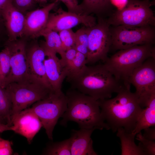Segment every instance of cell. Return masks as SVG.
<instances>
[{"instance_id": "obj_1", "label": "cell", "mask_w": 155, "mask_h": 155, "mask_svg": "<svg viewBox=\"0 0 155 155\" xmlns=\"http://www.w3.org/2000/svg\"><path fill=\"white\" fill-rule=\"evenodd\" d=\"M112 99L98 100L102 116L113 132L120 128L132 132L143 108L130 87H125Z\"/></svg>"}, {"instance_id": "obj_2", "label": "cell", "mask_w": 155, "mask_h": 155, "mask_svg": "<svg viewBox=\"0 0 155 155\" xmlns=\"http://www.w3.org/2000/svg\"><path fill=\"white\" fill-rule=\"evenodd\" d=\"M71 88L97 100L110 98L126 87L118 80L104 64L86 65L69 81Z\"/></svg>"}, {"instance_id": "obj_3", "label": "cell", "mask_w": 155, "mask_h": 155, "mask_svg": "<svg viewBox=\"0 0 155 155\" xmlns=\"http://www.w3.org/2000/svg\"><path fill=\"white\" fill-rule=\"evenodd\" d=\"M65 95L67 108L62 117L61 124L71 121L77 123L80 128L110 129L102 116L98 100L71 88Z\"/></svg>"}, {"instance_id": "obj_4", "label": "cell", "mask_w": 155, "mask_h": 155, "mask_svg": "<svg viewBox=\"0 0 155 155\" xmlns=\"http://www.w3.org/2000/svg\"><path fill=\"white\" fill-rule=\"evenodd\" d=\"M153 44L136 45L119 50L104 62L107 69L126 87H130L129 80L134 70L146 59L155 58Z\"/></svg>"}, {"instance_id": "obj_5", "label": "cell", "mask_w": 155, "mask_h": 155, "mask_svg": "<svg viewBox=\"0 0 155 155\" xmlns=\"http://www.w3.org/2000/svg\"><path fill=\"white\" fill-rule=\"evenodd\" d=\"M5 88L12 102L11 116L54 92L39 80L31 77L11 83Z\"/></svg>"}, {"instance_id": "obj_6", "label": "cell", "mask_w": 155, "mask_h": 155, "mask_svg": "<svg viewBox=\"0 0 155 155\" xmlns=\"http://www.w3.org/2000/svg\"><path fill=\"white\" fill-rule=\"evenodd\" d=\"M149 0H131L123 8L118 9L107 20L114 26H154V14Z\"/></svg>"}, {"instance_id": "obj_7", "label": "cell", "mask_w": 155, "mask_h": 155, "mask_svg": "<svg viewBox=\"0 0 155 155\" xmlns=\"http://www.w3.org/2000/svg\"><path fill=\"white\" fill-rule=\"evenodd\" d=\"M67 106L66 96L62 91L52 92L45 98L34 103L30 108L40 120L50 140H53L54 127Z\"/></svg>"}, {"instance_id": "obj_8", "label": "cell", "mask_w": 155, "mask_h": 155, "mask_svg": "<svg viewBox=\"0 0 155 155\" xmlns=\"http://www.w3.org/2000/svg\"><path fill=\"white\" fill-rule=\"evenodd\" d=\"M110 28L111 49L120 50L135 46L153 44L155 37L154 26L133 27L125 25Z\"/></svg>"}, {"instance_id": "obj_9", "label": "cell", "mask_w": 155, "mask_h": 155, "mask_svg": "<svg viewBox=\"0 0 155 155\" xmlns=\"http://www.w3.org/2000/svg\"><path fill=\"white\" fill-rule=\"evenodd\" d=\"M109 26L107 20L100 18L95 26L89 27L87 64L104 62L108 58L111 44Z\"/></svg>"}, {"instance_id": "obj_10", "label": "cell", "mask_w": 155, "mask_h": 155, "mask_svg": "<svg viewBox=\"0 0 155 155\" xmlns=\"http://www.w3.org/2000/svg\"><path fill=\"white\" fill-rule=\"evenodd\" d=\"M129 82L135 88L134 93L143 108L155 95V58L144 61L133 72Z\"/></svg>"}, {"instance_id": "obj_11", "label": "cell", "mask_w": 155, "mask_h": 155, "mask_svg": "<svg viewBox=\"0 0 155 155\" xmlns=\"http://www.w3.org/2000/svg\"><path fill=\"white\" fill-rule=\"evenodd\" d=\"M26 40L23 37L16 40L7 41L5 43L10 52V70L4 85V88L10 83L22 81L29 75L26 56Z\"/></svg>"}, {"instance_id": "obj_12", "label": "cell", "mask_w": 155, "mask_h": 155, "mask_svg": "<svg viewBox=\"0 0 155 155\" xmlns=\"http://www.w3.org/2000/svg\"><path fill=\"white\" fill-rule=\"evenodd\" d=\"M96 23V18L91 15L66 11L60 8L57 13H50L44 28L59 32L71 29L80 24L91 27Z\"/></svg>"}, {"instance_id": "obj_13", "label": "cell", "mask_w": 155, "mask_h": 155, "mask_svg": "<svg viewBox=\"0 0 155 155\" xmlns=\"http://www.w3.org/2000/svg\"><path fill=\"white\" fill-rule=\"evenodd\" d=\"M11 125L13 131L26 138L30 144L42 127L38 117L30 108L12 115Z\"/></svg>"}, {"instance_id": "obj_14", "label": "cell", "mask_w": 155, "mask_h": 155, "mask_svg": "<svg viewBox=\"0 0 155 155\" xmlns=\"http://www.w3.org/2000/svg\"><path fill=\"white\" fill-rule=\"evenodd\" d=\"M26 56L29 75L39 80L53 90L45 73L44 61L46 53L43 47L36 41L29 44L27 43Z\"/></svg>"}, {"instance_id": "obj_15", "label": "cell", "mask_w": 155, "mask_h": 155, "mask_svg": "<svg viewBox=\"0 0 155 155\" xmlns=\"http://www.w3.org/2000/svg\"><path fill=\"white\" fill-rule=\"evenodd\" d=\"M44 49L46 57L44 61L45 71L48 81L53 91L62 92V84L68 74L67 70L56 53L40 44Z\"/></svg>"}, {"instance_id": "obj_16", "label": "cell", "mask_w": 155, "mask_h": 155, "mask_svg": "<svg viewBox=\"0 0 155 155\" xmlns=\"http://www.w3.org/2000/svg\"><path fill=\"white\" fill-rule=\"evenodd\" d=\"M58 1L41 8L27 12L25 15L24 36L33 38L38 37L40 32L46 26L50 11L55 6Z\"/></svg>"}, {"instance_id": "obj_17", "label": "cell", "mask_w": 155, "mask_h": 155, "mask_svg": "<svg viewBox=\"0 0 155 155\" xmlns=\"http://www.w3.org/2000/svg\"><path fill=\"white\" fill-rule=\"evenodd\" d=\"M8 37V40H16L24 36L25 15L11 4V2L0 13Z\"/></svg>"}, {"instance_id": "obj_18", "label": "cell", "mask_w": 155, "mask_h": 155, "mask_svg": "<svg viewBox=\"0 0 155 155\" xmlns=\"http://www.w3.org/2000/svg\"><path fill=\"white\" fill-rule=\"evenodd\" d=\"M94 129L80 128L74 130L71 137V150L72 155H96L93 147L91 136Z\"/></svg>"}, {"instance_id": "obj_19", "label": "cell", "mask_w": 155, "mask_h": 155, "mask_svg": "<svg viewBox=\"0 0 155 155\" xmlns=\"http://www.w3.org/2000/svg\"><path fill=\"white\" fill-rule=\"evenodd\" d=\"M139 115L132 133L136 135L144 129L155 125V95L153 96Z\"/></svg>"}, {"instance_id": "obj_20", "label": "cell", "mask_w": 155, "mask_h": 155, "mask_svg": "<svg viewBox=\"0 0 155 155\" xmlns=\"http://www.w3.org/2000/svg\"><path fill=\"white\" fill-rule=\"evenodd\" d=\"M43 36L45 41H41L40 44L46 48L59 54L61 59L64 58L65 51L62 46L61 42L59 33L52 30L44 28L39 34L38 37Z\"/></svg>"}, {"instance_id": "obj_21", "label": "cell", "mask_w": 155, "mask_h": 155, "mask_svg": "<svg viewBox=\"0 0 155 155\" xmlns=\"http://www.w3.org/2000/svg\"><path fill=\"white\" fill-rule=\"evenodd\" d=\"M117 131V136L121 143V155H144L139 146L135 143V135L122 127L119 128Z\"/></svg>"}, {"instance_id": "obj_22", "label": "cell", "mask_w": 155, "mask_h": 155, "mask_svg": "<svg viewBox=\"0 0 155 155\" xmlns=\"http://www.w3.org/2000/svg\"><path fill=\"white\" fill-rule=\"evenodd\" d=\"M12 108V102L5 88L0 86V115L10 126Z\"/></svg>"}, {"instance_id": "obj_23", "label": "cell", "mask_w": 155, "mask_h": 155, "mask_svg": "<svg viewBox=\"0 0 155 155\" xmlns=\"http://www.w3.org/2000/svg\"><path fill=\"white\" fill-rule=\"evenodd\" d=\"M111 3L110 0H83L80 5L88 14H99L105 10Z\"/></svg>"}, {"instance_id": "obj_24", "label": "cell", "mask_w": 155, "mask_h": 155, "mask_svg": "<svg viewBox=\"0 0 155 155\" xmlns=\"http://www.w3.org/2000/svg\"><path fill=\"white\" fill-rule=\"evenodd\" d=\"M4 45V49L0 52V86L3 88L10 70V52L8 47Z\"/></svg>"}, {"instance_id": "obj_25", "label": "cell", "mask_w": 155, "mask_h": 155, "mask_svg": "<svg viewBox=\"0 0 155 155\" xmlns=\"http://www.w3.org/2000/svg\"><path fill=\"white\" fill-rule=\"evenodd\" d=\"M43 154L48 155H71L70 138L49 145Z\"/></svg>"}, {"instance_id": "obj_26", "label": "cell", "mask_w": 155, "mask_h": 155, "mask_svg": "<svg viewBox=\"0 0 155 155\" xmlns=\"http://www.w3.org/2000/svg\"><path fill=\"white\" fill-rule=\"evenodd\" d=\"M86 64V57L83 54L77 51L75 58L68 68L67 80L69 81L78 75Z\"/></svg>"}, {"instance_id": "obj_27", "label": "cell", "mask_w": 155, "mask_h": 155, "mask_svg": "<svg viewBox=\"0 0 155 155\" xmlns=\"http://www.w3.org/2000/svg\"><path fill=\"white\" fill-rule=\"evenodd\" d=\"M136 139L140 141L138 146L145 155H155V142L144 137L141 131L137 133Z\"/></svg>"}, {"instance_id": "obj_28", "label": "cell", "mask_w": 155, "mask_h": 155, "mask_svg": "<svg viewBox=\"0 0 155 155\" xmlns=\"http://www.w3.org/2000/svg\"><path fill=\"white\" fill-rule=\"evenodd\" d=\"M62 44L65 51L74 47L75 42V33L71 29L63 30L59 32Z\"/></svg>"}, {"instance_id": "obj_29", "label": "cell", "mask_w": 155, "mask_h": 155, "mask_svg": "<svg viewBox=\"0 0 155 155\" xmlns=\"http://www.w3.org/2000/svg\"><path fill=\"white\" fill-rule=\"evenodd\" d=\"M36 2V0H11L12 5L23 13L31 9Z\"/></svg>"}, {"instance_id": "obj_30", "label": "cell", "mask_w": 155, "mask_h": 155, "mask_svg": "<svg viewBox=\"0 0 155 155\" xmlns=\"http://www.w3.org/2000/svg\"><path fill=\"white\" fill-rule=\"evenodd\" d=\"M89 27H83L75 32V43H78L88 47Z\"/></svg>"}, {"instance_id": "obj_31", "label": "cell", "mask_w": 155, "mask_h": 155, "mask_svg": "<svg viewBox=\"0 0 155 155\" xmlns=\"http://www.w3.org/2000/svg\"><path fill=\"white\" fill-rule=\"evenodd\" d=\"M11 143L9 140L0 137V155L13 154Z\"/></svg>"}, {"instance_id": "obj_32", "label": "cell", "mask_w": 155, "mask_h": 155, "mask_svg": "<svg viewBox=\"0 0 155 155\" xmlns=\"http://www.w3.org/2000/svg\"><path fill=\"white\" fill-rule=\"evenodd\" d=\"M77 52L74 46L68 49L65 51L64 59L63 61L61 60L67 71L68 68L75 57Z\"/></svg>"}, {"instance_id": "obj_33", "label": "cell", "mask_w": 155, "mask_h": 155, "mask_svg": "<svg viewBox=\"0 0 155 155\" xmlns=\"http://www.w3.org/2000/svg\"><path fill=\"white\" fill-rule=\"evenodd\" d=\"M63 2L66 6L68 11L77 14H82L79 4L75 3L72 0H58Z\"/></svg>"}, {"instance_id": "obj_34", "label": "cell", "mask_w": 155, "mask_h": 155, "mask_svg": "<svg viewBox=\"0 0 155 155\" xmlns=\"http://www.w3.org/2000/svg\"><path fill=\"white\" fill-rule=\"evenodd\" d=\"M144 133L143 135L145 138L152 141L155 140V128H146L144 129Z\"/></svg>"}, {"instance_id": "obj_35", "label": "cell", "mask_w": 155, "mask_h": 155, "mask_svg": "<svg viewBox=\"0 0 155 155\" xmlns=\"http://www.w3.org/2000/svg\"><path fill=\"white\" fill-rule=\"evenodd\" d=\"M74 47L77 52L84 54L87 58L88 53L87 47L78 43H75Z\"/></svg>"}, {"instance_id": "obj_36", "label": "cell", "mask_w": 155, "mask_h": 155, "mask_svg": "<svg viewBox=\"0 0 155 155\" xmlns=\"http://www.w3.org/2000/svg\"><path fill=\"white\" fill-rule=\"evenodd\" d=\"M128 0H110L111 3L119 8L121 9L127 4Z\"/></svg>"}, {"instance_id": "obj_37", "label": "cell", "mask_w": 155, "mask_h": 155, "mask_svg": "<svg viewBox=\"0 0 155 155\" xmlns=\"http://www.w3.org/2000/svg\"><path fill=\"white\" fill-rule=\"evenodd\" d=\"M13 126H9L7 124L0 123V133L7 131L13 130Z\"/></svg>"}, {"instance_id": "obj_38", "label": "cell", "mask_w": 155, "mask_h": 155, "mask_svg": "<svg viewBox=\"0 0 155 155\" xmlns=\"http://www.w3.org/2000/svg\"><path fill=\"white\" fill-rule=\"evenodd\" d=\"M10 2L11 0H0V13Z\"/></svg>"}, {"instance_id": "obj_39", "label": "cell", "mask_w": 155, "mask_h": 155, "mask_svg": "<svg viewBox=\"0 0 155 155\" xmlns=\"http://www.w3.org/2000/svg\"><path fill=\"white\" fill-rule=\"evenodd\" d=\"M3 25H4V23L0 14V33L2 30L3 26Z\"/></svg>"}, {"instance_id": "obj_40", "label": "cell", "mask_w": 155, "mask_h": 155, "mask_svg": "<svg viewBox=\"0 0 155 155\" xmlns=\"http://www.w3.org/2000/svg\"><path fill=\"white\" fill-rule=\"evenodd\" d=\"M49 0H36V2L40 3H43Z\"/></svg>"}, {"instance_id": "obj_41", "label": "cell", "mask_w": 155, "mask_h": 155, "mask_svg": "<svg viewBox=\"0 0 155 155\" xmlns=\"http://www.w3.org/2000/svg\"><path fill=\"white\" fill-rule=\"evenodd\" d=\"M5 121V120L0 115V123H4Z\"/></svg>"}, {"instance_id": "obj_42", "label": "cell", "mask_w": 155, "mask_h": 155, "mask_svg": "<svg viewBox=\"0 0 155 155\" xmlns=\"http://www.w3.org/2000/svg\"><path fill=\"white\" fill-rule=\"evenodd\" d=\"M74 2L77 4H78V1L77 0H72Z\"/></svg>"}]
</instances>
